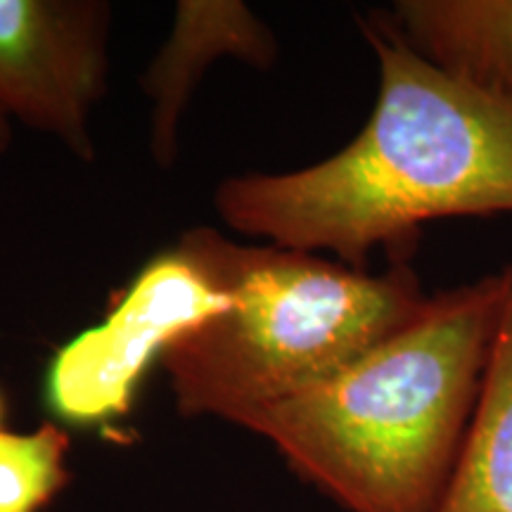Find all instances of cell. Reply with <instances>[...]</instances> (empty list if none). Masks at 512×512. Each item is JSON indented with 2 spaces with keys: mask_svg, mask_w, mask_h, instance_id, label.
I'll return each mask as SVG.
<instances>
[{
  "mask_svg": "<svg viewBox=\"0 0 512 512\" xmlns=\"http://www.w3.org/2000/svg\"><path fill=\"white\" fill-rule=\"evenodd\" d=\"M363 34L380 91L361 133L323 162L226 178L214 195L228 228L358 271L377 247L406 264L430 221L512 214V100L451 79L392 17L370 15Z\"/></svg>",
  "mask_w": 512,
  "mask_h": 512,
  "instance_id": "6da1fadb",
  "label": "cell"
},
{
  "mask_svg": "<svg viewBox=\"0 0 512 512\" xmlns=\"http://www.w3.org/2000/svg\"><path fill=\"white\" fill-rule=\"evenodd\" d=\"M501 275L430 294L347 368L238 425L349 512H439L475 415Z\"/></svg>",
  "mask_w": 512,
  "mask_h": 512,
  "instance_id": "7a4b0ae2",
  "label": "cell"
},
{
  "mask_svg": "<svg viewBox=\"0 0 512 512\" xmlns=\"http://www.w3.org/2000/svg\"><path fill=\"white\" fill-rule=\"evenodd\" d=\"M190 235L230 294V306L164 351L178 413L245 415L328 380L425 309L430 294L408 264L368 271L313 252L242 245L214 228Z\"/></svg>",
  "mask_w": 512,
  "mask_h": 512,
  "instance_id": "3957f363",
  "label": "cell"
},
{
  "mask_svg": "<svg viewBox=\"0 0 512 512\" xmlns=\"http://www.w3.org/2000/svg\"><path fill=\"white\" fill-rule=\"evenodd\" d=\"M228 306L226 285L188 230L114 292L100 323L55 349L41 382L50 420L112 434L131 415L164 351Z\"/></svg>",
  "mask_w": 512,
  "mask_h": 512,
  "instance_id": "277c9868",
  "label": "cell"
},
{
  "mask_svg": "<svg viewBox=\"0 0 512 512\" xmlns=\"http://www.w3.org/2000/svg\"><path fill=\"white\" fill-rule=\"evenodd\" d=\"M110 31L112 8L102 0H0V152L22 124L93 162Z\"/></svg>",
  "mask_w": 512,
  "mask_h": 512,
  "instance_id": "5b68a950",
  "label": "cell"
},
{
  "mask_svg": "<svg viewBox=\"0 0 512 512\" xmlns=\"http://www.w3.org/2000/svg\"><path fill=\"white\" fill-rule=\"evenodd\" d=\"M221 57L268 69L278 60V41L242 0H181L169 41L140 83L152 102L150 150L162 169L176 159L178 128L192 93Z\"/></svg>",
  "mask_w": 512,
  "mask_h": 512,
  "instance_id": "8992f818",
  "label": "cell"
},
{
  "mask_svg": "<svg viewBox=\"0 0 512 512\" xmlns=\"http://www.w3.org/2000/svg\"><path fill=\"white\" fill-rule=\"evenodd\" d=\"M389 17L451 79L512 100V0H399Z\"/></svg>",
  "mask_w": 512,
  "mask_h": 512,
  "instance_id": "52a82bcc",
  "label": "cell"
},
{
  "mask_svg": "<svg viewBox=\"0 0 512 512\" xmlns=\"http://www.w3.org/2000/svg\"><path fill=\"white\" fill-rule=\"evenodd\" d=\"M463 456L439 512H512V264Z\"/></svg>",
  "mask_w": 512,
  "mask_h": 512,
  "instance_id": "ba28073f",
  "label": "cell"
},
{
  "mask_svg": "<svg viewBox=\"0 0 512 512\" xmlns=\"http://www.w3.org/2000/svg\"><path fill=\"white\" fill-rule=\"evenodd\" d=\"M72 439L46 420L34 432L0 430V512H43L72 482Z\"/></svg>",
  "mask_w": 512,
  "mask_h": 512,
  "instance_id": "9c48e42d",
  "label": "cell"
},
{
  "mask_svg": "<svg viewBox=\"0 0 512 512\" xmlns=\"http://www.w3.org/2000/svg\"><path fill=\"white\" fill-rule=\"evenodd\" d=\"M5 415H8V401H5V394H3V389H0V430H3Z\"/></svg>",
  "mask_w": 512,
  "mask_h": 512,
  "instance_id": "30bf717a",
  "label": "cell"
}]
</instances>
